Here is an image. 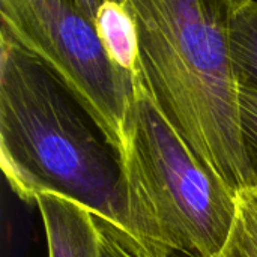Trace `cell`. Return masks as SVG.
Listing matches in <instances>:
<instances>
[{"label": "cell", "instance_id": "cell-1", "mask_svg": "<svg viewBox=\"0 0 257 257\" xmlns=\"http://www.w3.org/2000/svg\"><path fill=\"white\" fill-rule=\"evenodd\" d=\"M0 161L11 188L35 202L57 194L89 209L137 257L119 152L60 80L0 36Z\"/></svg>", "mask_w": 257, "mask_h": 257}, {"label": "cell", "instance_id": "cell-2", "mask_svg": "<svg viewBox=\"0 0 257 257\" xmlns=\"http://www.w3.org/2000/svg\"><path fill=\"white\" fill-rule=\"evenodd\" d=\"M139 36L142 83L194 154L238 194L256 185L244 145L232 23L250 0H119Z\"/></svg>", "mask_w": 257, "mask_h": 257}, {"label": "cell", "instance_id": "cell-3", "mask_svg": "<svg viewBox=\"0 0 257 257\" xmlns=\"http://www.w3.org/2000/svg\"><path fill=\"white\" fill-rule=\"evenodd\" d=\"M137 257H217L239 215V194L166 119L143 83L119 149Z\"/></svg>", "mask_w": 257, "mask_h": 257}, {"label": "cell", "instance_id": "cell-4", "mask_svg": "<svg viewBox=\"0 0 257 257\" xmlns=\"http://www.w3.org/2000/svg\"><path fill=\"white\" fill-rule=\"evenodd\" d=\"M2 33L39 59L119 152L142 80L120 69L69 0H0Z\"/></svg>", "mask_w": 257, "mask_h": 257}, {"label": "cell", "instance_id": "cell-5", "mask_svg": "<svg viewBox=\"0 0 257 257\" xmlns=\"http://www.w3.org/2000/svg\"><path fill=\"white\" fill-rule=\"evenodd\" d=\"M35 203L42 217L48 257H102L104 232L89 209L57 194H41Z\"/></svg>", "mask_w": 257, "mask_h": 257}, {"label": "cell", "instance_id": "cell-6", "mask_svg": "<svg viewBox=\"0 0 257 257\" xmlns=\"http://www.w3.org/2000/svg\"><path fill=\"white\" fill-rule=\"evenodd\" d=\"M93 24L110 59L126 74L142 80L137 27L128 8L119 0H105L98 8Z\"/></svg>", "mask_w": 257, "mask_h": 257}, {"label": "cell", "instance_id": "cell-7", "mask_svg": "<svg viewBox=\"0 0 257 257\" xmlns=\"http://www.w3.org/2000/svg\"><path fill=\"white\" fill-rule=\"evenodd\" d=\"M230 50L241 83L257 89V3L250 0L232 23Z\"/></svg>", "mask_w": 257, "mask_h": 257}, {"label": "cell", "instance_id": "cell-8", "mask_svg": "<svg viewBox=\"0 0 257 257\" xmlns=\"http://www.w3.org/2000/svg\"><path fill=\"white\" fill-rule=\"evenodd\" d=\"M239 113L247 155L256 178L257 187V89L241 83L239 92Z\"/></svg>", "mask_w": 257, "mask_h": 257}, {"label": "cell", "instance_id": "cell-9", "mask_svg": "<svg viewBox=\"0 0 257 257\" xmlns=\"http://www.w3.org/2000/svg\"><path fill=\"white\" fill-rule=\"evenodd\" d=\"M217 257H257V245L245 230L239 215L226 247Z\"/></svg>", "mask_w": 257, "mask_h": 257}, {"label": "cell", "instance_id": "cell-10", "mask_svg": "<svg viewBox=\"0 0 257 257\" xmlns=\"http://www.w3.org/2000/svg\"><path fill=\"white\" fill-rule=\"evenodd\" d=\"M239 220L257 245V194L251 190L239 193Z\"/></svg>", "mask_w": 257, "mask_h": 257}, {"label": "cell", "instance_id": "cell-11", "mask_svg": "<svg viewBox=\"0 0 257 257\" xmlns=\"http://www.w3.org/2000/svg\"><path fill=\"white\" fill-rule=\"evenodd\" d=\"M102 257H136L126 251L120 244H117L113 238L104 233L102 236Z\"/></svg>", "mask_w": 257, "mask_h": 257}, {"label": "cell", "instance_id": "cell-12", "mask_svg": "<svg viewBox=\"0 0 257 257\" xmlns=\"http://www.w3.org/2000/svg\"><path fill=\"white\" fill-rule=\"evenodd\" d=\"M69 2H71L80 12H83L90 21H93L98 8H99L101 3L105 2V0H69Z\"/></svg>", "mask_w": 257, "mask_h": 257}, {"label": "cell", "instance_id": "cell-13", "mask_svg": "<svg viewBox=\"0 0 257 257\" xmlns=\"http://www.w3.org/2000/svg\"><path fill=\"white\" fill-rule=\"evenodd\" d=\"M251 190H253V191H254V193H256V194H257V187H253Z\"/></svg>", "mask_w": 257, "mask_h": 257}, {"label": "cell", "instance_id": "cell-14", "mask_svg": "<svg viewBox=\"0 0 257 257\" xmlns=\"http://www.w3.org/2000/svg\"><path fill=\"white\" fill-rule=\"evenodd\" d=\"M253 2H256V3H257V0H253Z\"/></svg>", "mask_w": 257, "mask_h": 257}]
</instances>
